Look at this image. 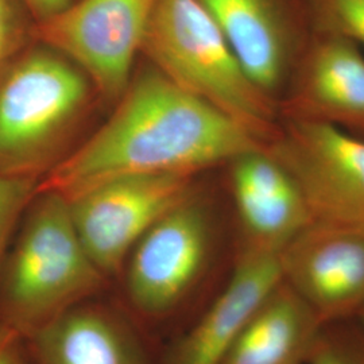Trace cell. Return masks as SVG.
<instances>
[{
  "instance_id": "cell-1",
  "label": "cell",
  "mask_w": 364,
  "mask_h": 364,
  "mask_svg": "<svg viewBox=\"0 0 364 364\" xmlns=\"http://www.w3.org/2000/svg\"><path fill=\"white\" fill-rule=\"evenodd\" d=\"M114 114L75 151L49 170L39 191L65 198L129 174L197 171L267 144L218 107L156 68L131 78Z\"/></svg>"
},
{
  "instance_id": "cell-2",
  "label": "cell",
  "mask_w": 364,
  "mask_h": 364,
  "mask_svg": "<svg viewBox=\"0 0 364 364\" xmlns=\"http://www.w3.org/2000/svg\"><path fill=\"white\" fill-rule=\"evenodd\" d=\"M105 278L78 236L65 197L38 189L0 267V321L26 338L96 294Z\"/></svg>"
},
{
  "instance_id": "cell-3",
  "label": "cell",
  "mask_w": 364,
  "mask_h": 364,
  "mask_svg": "<svg viewBox=\"0 0 364 364\" xmlns=\"http://www.w3.org/2000/svg\"><path fill=\"white\" fill-rule=\"evenodd\" d=\"M141 53L173 82L234 117L266 144L278 134L273 97L248 77L200 0H158Z\"/></svg>"
},
{
  "instance_id": "cell-4",
  "label": "cell",
  "mask_w": 364,
  "mask_h": 364,
  "mask_svg": "<svg viewBox=\"0 0 364 364\" xmlns=\"http://www.w3.org/2000/svg\"><path fill=\"white\" fill-rule=\"evenodd\" d=\"M91 81L34 41L0 75V176L42 178L90 102Z\"/></svg>"
},
{
  "instance_id": "cell-5",
  "label": "cell",
  "mask_w": 364,
  "mask_h": 364,
  "mask_svg": "<svg viewBox=\"0 0 364 364\" xmlns=\"http://www.w3.org/2000/svg\"><path fill=\"white\" fill-rule=\"evenodd\" d=\"M267 149L299 183L313 221L364 230V139L331 123L287 117Z\"/></svg>"
},
{
  "instance_id": "cell-6",
  "label": "cell",
  "mask_w": 364,
  "mask_h": 364,
  "mask_svg": "<svg viewBox=\"0 0 364 364\" xmlns=\"http://www.w3.org/2000/svg\"><path fill=\"white\" fill-rule=\"evenodd\" d=\"M158 0H73L36 25V39L65 55L108 100L132 78Z\"/></svg>"
},
{
  "instance_id": "cell-7",
  "label": "cell",
  "mask_w": 364,
  "mask_h": 364,
  "mask_svg": "<svg viewBox=\"0 0 364 364\" xmlns=\"http://www.w3.org/2000/svg\"><path fill=\"white\" fill-rule=\"evenodd\" d=\"M193 176L129 174L66 198L78 236L105 277L117 274L156 221L191 197Z\"/></svg>"
},
{
  "instance_id": "cell-8",
  "label": "cell",
  "mask_w": 364,
  "mask_h": 364,
  "mask_svg": "<svg viewBox=\"0 0 364 364\" xmlns=\"http://www.w3.org/2000/svg\"><path fill=\"white\" fill-rule=\"evenodd\" d=\"M210 251V223L200 203L188 197L132 248L127 296L144 317L173 312L200 282Z\"/></svg>"
},
{
  "instance_id": "cell-9",
  "label": "cell",
  "mask_w": 364,
  "mask_h": 364,
  "mask_svg": "<svg viewBox=\"0 0 364 364\" xmlns=\"http://www.w3.org/2000/svg\"><path fill=\"white\" fill-rule=\"evenodd\" d=\"M284 281L324 324L364 305V230L312 221L281 251Z\"/></svg>"
},
{
  "instance_id": "cell-10",
  "label": "cell",
  "mask_w": 364,
  "mask_h": 364,
  "mask_svg": "<svg viewBox=\"0 0 364 364\" xmlns=\"http://www.w3.org/2000/svg\"><path fill=\"white\" fill-rule=\"evenodd\" d=\"M248 77L270 97L285 82L305 25L306 0H200Z\"/></svg>"
},
{
  "instance_id": "cell-11",
  "label": "cell",
  "mask_w": 364,
  "mask_h": 364,
  "mask_svg": "<svg viewBox=\"0 0 364 364\" xmlns=\"http://www.w3.org/2000/svg\"><path fill=\"white\" fill-rule=\"evenodd\" d=\"M287 117L364 131V55L338 34L314 31L287 103Z\"/></svg>"
},
{
  "instance_id": "cell-12",
  "label": "cell",
  "mask_w": 364,
  "mask_h": 364,
  "mask_svg": "<svg viewBox=\"0 0 364 364\" xmlns=\"http://www.w3.org/2000/svg\"><path fill=\"white\" fill-rule=\"evenodd\" d=\"M231 183L247 246L281 252L312 223L299 183L267 146L231 161Z\"/></svg>"
},
{
  "instance_id": "cell-13",
  "label": "cell",
  "mask_w": 364,
  "mask_h": 364,
  "mask_svg": "<svg viewBox=\"0 0 364 364\" xmlns=\"http://www.w3.org/2000/svg\"><path fill=\"white\" fill-rule=\"evenodd\" d=\"M282 279L281 252L246 246L227 285L176 346L169 364H221L250 317Z\"/></svg>"
},
{
  "instance_id": "cell-14",
  "label": "cell",
  "mask_w": 364,
  "mask_h": 364,
  "mask_svg": "<svg viewBox=\"0 0 364 364\" xmlns=\"http://www.w3.org/2000/svg\"><path fill=\"white\" fill-rule=\"evenodd\" d=\"M321 326L282 279L250 317L221 364H306Z\"/></svg>"
},
{
  "instance_id": "cell-15",
  "label": "cell",
  "mask_w": 364,
  "mask_h": 364,
  "mask_svg": "<svg viewBox=\"0 0 364 364\" xmlns=\"http://www.w3.org/2000/svg\"><path fill=\"white\" fill-rule=\"evenodd\" d=\"M25 340L38 364H144L126 326L111 313L81 304L53 317Z\"/></svg>"
},
{
  "instance_id": "cell-16",
  "label": "cell",
  "mask_w": 364,
  "mask_h": 364,
  "mask_svg": "<svg viewBox=\"0 0 364 364\" xmlns=\"http://www.w3.org/2000/svg\"><path fill=\"white\" fill-rule=\"evenodd\" d=\"M314 31L338 34L364 46V0H306Z\"/></svg>"
},
{
  "instance_id": "cell-17",
  "label": "cell",
  "mask_w": 364,
  "mask_h": 364,
  "mask_svg": "<svg viewBox=\"0 0 364 364\" xmlns=\"http://www.w3.org/2000/svg\"><path fill=\"white\" fill-rule=\"evenodd\" d=\"M36 25L23 0H0V75L36 41Z\"/></svg>"
},
{
  "instance_id": "cell-18",
  "label": "cell",
  "mask_w": 364,
  "mask_h": 364,
  "mask_svg": "<svg viewBox=\"0 0 364 364\" xmlns=\"http://www.w3.org/2000/svg\"><path fill=\"white\" fill-rule=\"evenodd\" d=\"M38 177L0 176V267L18 224L38 192Z\"/></svg>"
},
{
  "instance_id": "cell-19",
  "label": "cell",
  "mask_w": 364,
  "mask_h": 364,
  "mask_svg": "<svg viewBox=\"0 0 364 364\" xmlns=\"http://www.w3.org/2000/svg\"><path fill=\"white\" fill-rule=\"evenodd\" d=\"M306 364H364V344L355 346L321 335Z\"/></svg>"
},
{
  "instance_id": "cell-20",
  "label": "cell",
  "mask_w": 364,
  "mask_h": 364,
  "mask_svg": "<svg viewBox=\"0 0 364 364\" xmlns=\"http://www.w3.org/2000/svg\"><path fill=\"white\" fill-rule=\"evenodd\" d=\"M22 338L13 328L0 321V364H27Z\"/></svg>"
},
{
  "instance_id": "cell-21",
  "label": "cell",
  "mask_w": 364,
  "mask_h": 364,
  "mask_svg": "<svg viewBox=\"0 0 364 364\" xmlns=\"http://www.w3.org/2000/svg\"><path fill=\"white\" fill-rule=\"evenodd\" d=\"M73 0H23L36 23H41L63 11Z\"/></svg>"
},
{
  "instance_id": "cell-22",
  "label": "cell",
  "mask_w": 364,
  "mask_h": 364,
  "mask_svg": "<svg viewBox=\"0 0 364 364\" xmlns=\"http://www.w3.org/2000/svg\"><path fill=\"white\" fill-rule=\"evenodd\" d=\"M358 314L360 316V321H362V326H363V331H364V305L362 306V309L358 312Z\"/></svg>"
}]
</instances>
